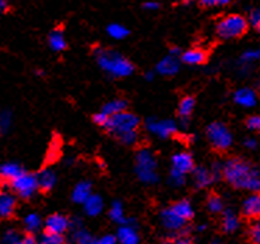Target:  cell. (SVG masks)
I'll list each match as a JSON object with an SVG mask.
<instances>
[{
  "label": "cell",
  "mask_w": 260,
  "mask_h": 244,
  "mask_svg": "<svg viewBox=\"0 0 260 244\" xmlns=\"http://www.w3.org/2000/svg\"><path fill=\"white\" fill-rule=\"evenodd\" d=\"M154 77H155V73H153V71H148V73L144 74V78L147 79V81H153Z\"/></svg>",
  "instance_id": "cell-49"
},
{
  "label": "cell",
  "mask_w": 260,
  "mask_h": 244,
  "mask_svg": "<svg viewBox=\"0 0 260 244\" xmlns=\"http://www.w3.org/2000/svg\"><path fill=\"white\" fill-rule=\"evenodd\" d=\"M140 126V120L137 117L136 114L130 113L127 110H123L120 113L112 114L109 116L108 119V123L105 125V130L112 134L113 137H122L126 133H130V131H135L139 129Z\"/></svg>",
  "instance_id": "cell-5"
},
{
  "label": "cell",
  "mask_w": 260,
  "mask_h": 244,
  "mask_svg": "<svg viewBox=\"0 0 260 244\" xmlns=\"http://www.w3.org/2000/svg\"><path fill=\"white\" fill-rule=\"evenodd\" d=\"M146 129H147L151 134L159 137V138H170L178 131V125L176 121L171 119H162L159 120L157 117H148L146 120Z\"/></svg>",
  "instance_id": "cell-8"
},
{
  "label": "cell",
  "mask_w": 260,
  "mask_h": 244,
  "mask_svg": "<svg viewBox=\"0 0 260 244\" xmlns=\"http://www.w3.org/2000/svg\"><path fill=\"white\" fill-rule=\"evenodd\" d=\"M193 175V184L198 188H206L211 186L213 183L217 182L214 173L211 172V168H204V166H200V168H194L192 172Z\"/></svg>",
  "instance_id": "cell-15"
},
{
  "label": "cell",
  "mask_w": 260,
  "mask_h": 244,
  "mask_svg": "<svg viewBox=\"0 0 260 244\" xmlns=\"http://www.w3.org/2000/svg\"><path fill=\"white\" fill-rule=\"evenodd\" d=\"M234 102L242 106V108H253L254 105L257 103V95L252 88L243 87L239 88L234 94Z\"/></svg>",
  "instance_id": "cell-17"
},
{
  "label": "cell",
  "mask_w": 260,
  "mask_h": 244,
  "mask_svg": "<svg viewBox=\"0 0 260 244\" xmlns=\"http://www.w3.org/2000/svg\"><path fill=\"white\" fill-rule=\"evenodd\" d=\"M186 176L187 175H185V173L172 169L170 173V184L172 187H181L186 182Z\"/></svg>",
  "instance_id": "cell-37"
},
{
  "label": "cell",
  "mask_w": 260,
  "mask_h": 244,
  "mask_svg": "<svg viewBox=\"0 0 260 244\" xmlns=\"http://www.w3.org/2000/svg\"><path fill=\"white\" fill-rule=\"evenodd\" d=\"M84 212L91 218H95V216L101 215V212L104 211V199L96 195V194H92L90 198L85 201L84 204Z\"/></svg>",
  "instance_id": "cell-23"
},
{
  "label": "cell",
  "mask_w": 260,
  "mask_h": 244,
  "mask_svg": "<svg viewBox=\"0 0 260 244\" xmlns=\"http://www.w3.org/2000/svg\"><path fill=\"white\" fill-rule=\"evenodd\" d=\"M108 215H109V218H111L115 223H118V225H122V223H126V222H127V218L124 215L123 205H122V202H119V201L112 202L111 208H109V212H108Z\"/></svg>",
  "instance_id": "cell-28"
},
{
  "label": "cell",
  "mask_w": 260,
  "mask_h": 244,
  "mask_svg": "<svg viewBox=\"0 0 260 244\" xmlns=\"http://www.w3.org/2000/svg\"><path fill=\"white\" fill-rule=\"evenodd\" d=\"M94 56H95L96 63L101 67L102 71L109 74L111 77L124 78V77L132 75L135 71V66L132 64V62L129 59H126L123 55H120L119 52L98 48L94 52Z\"/></svg>",
  "instance_id": "cell-2"
},
{
  "label": "cell",
  "mask_w": 260,
  "mask_h": 244,
  "mask_svg": "<svg viewBox=\"0 0 260 244\" xmlns=\"http://www.w3.org/2000/svg\"><path fill=\"white\" fill-rule=\"evenodd\" d=\"M70 236H72V241L79 244H92L95 243V238L91 234L84 226L83 222L80 219H73L70 223Z\"/></svg>",
  "instance_id": "cell-12"
},
{
  "label": "cell",
  "mask_w": 260,
  "mask_h": 244,
  "mask_svg": "<svg viewBox=\"0 0 260 244\" xmlns=\"http://www.w3.org/2000/svg\"><path fill=\"white\" fill-rule=\"evenodd\" d=\"M172 208L179 214V215L185 219V221H190L193 216H194V210H193V205L190 204V201L187 199H181L175 204L172 205Z\"/></svg>",
  "instance_id": "cell-27"
},
{
  "label": "cell",
  "mask_w": 260,
  "mask_h": 244,
  "mask_svg": "<svg viewBox=\"0 0 260 244\" xmlns=\"http://www.w3.org/2000/svg\"><path fill=\"white\" fill-rule=\"evenodd\" d=\"M13 125V114L9 110H3L0 114V131L2 134H7Z\"/></svg>",
  "instance_id": "cell-35"
},
{
  "label": "cell",
  "mask_w": 260,
  "mask_h": 244,
  "mask_svg": "<svg viewBox=\"0 0 260 244\" xmlns=\"http://www.w3.org/2000/svg\"><path fill=\"white\" fill-rule=\"evenodd\" d=\"M246 126H248V129L250 131L260 134V116H250L246 120Z\"/></svg>",
  "instance_id": "cell-41"
},
{
  "label": "cell",
  "mask_w": 260,
  "mask_h": 244,
  "mask_svg": "<svg viewBox=\"0 0 260 244\" xmlns=\"http://www.w3.org/2000/svg\"><path fill=\"white\" fill-rule=\"evenodd\" d=\"M126 109H127V102H126L124 99H112V101H109V102H107L104 105L102 110H104L108 116H112V114L123 112Z\"/></svg>",
  "instance_id": "cell-29"
},
{
  "label": "cell",
  "mask_w": 260,
  "mask_h": 244,
  "mask_svg": "<svg viewBox=\"0 0 260 244\" xmlns=\"http://www.w3.org/2000/svg\"><path fill=\"white\" fill-rule=\"evenodd\" d=\"M242 214L252 221L260 218V191H254L243 199Z\"/></svg>",
  "instance_id": "cell-14"
},
{
  "label": "cell",
  "mask_w": 260,
  "mask_h": 244,
  "mask_svg": "<svg viewBox=\"0 0 260 244\" xmlns=\"http://www.w3.org/2000/svg\"><path fill=\"white\" fill-rule=\"evenodd\" d=\"M204 229H206V225H200V226L198 227V230H200V232H202V230H204Z\"/></svg>",
  "instance_id": "cell-50"
},
{
  "label": "cell",
  "mask_w": 260,
  "mask_h": 244,
  "mask_svg": "<svg viewBox=\"0 0 260 244\" xmlns=\"http://www.w3.org/2000/svg\"><path fill=\"white\" fill-rule=\"evenodd\" d=\"M48 44L53 52H62L66 49V38L62 29H53L48 36Z\"/></svg>",
  "instance_id": "cell-25"
},
{
  "label": "cell",
  "mask_w": 260,
  "mask_h": 244,
  "mask_svg": "<svg viewBox=\"0 0 260 244\" xmlns=\"http://www.w3.org/2000/svg\"><path fill=\"white\" fill-rule=\"evenodd\" d=\"M37 243V238H35L34 233H28L27 236L23 237V244H35Z\"/></svg>",
  "instance_id": "cell-47"
},
{
  "label": "cell",
  "mask_w": 260,
  "mask_h": 244,
  "mask_svg": "<svg viewBox=\"0 0 260 244\" xmlns=\"http://www.w3.org/2000/svg\"><path fill=\"white\" fill-rule=\"evenodd\" d=\"M40 241L42 244H62L64 243V238H63V234H56V233L45 230V233H42Z\"/></svg>",
  "instance_id": "cell-36"
},
{
  "label": "cell",
  "mask_w": 260,
  "mask_h": 244,
  "mask_svg": "<svg viewBox=\"0 0 260 244\" xmlns=\"http://www.w3.org/2000/svg\"><path fill=\"white\" fill-rule=\"evenodd\" d=\"M181 55H176V53H172L170 52L165 57H162L161 60L157 64V73L161 74V75H165V77H171V75H175L179 68H181V62L182 59Z\"/></svg>",
  "instance_id": "cell-11"
},
{
  "label": "cell",
  "mask_w": 260,
  "mask_h": 244,
  "mask_svg": "<svg viewBox=\"0 0 260 244\" xmlns=\"http://www.w3.org/2000/svg\"><path fill=\"white\" fill-rule=\"evenodd\" d=\"M24 169L18 164H14V162H7L5 165L2 166L0 169V173H2V179L5 180V183H9L14 180L16 177H18L21 173H24Z\"/></svg>",
  "instance_id": "cell-24"
},
{
  "label": "cell",
  "mask_w": 260,
  "mask_h": 244,
  "mask_svg": "<svg viewBox=\"0 0 260 244\" xmlns=\"http://www.w3.org/2000/svg\"><path fill=\"white\" fill-rule=\"evenodd\" d=\"M0 9L2 12L6 13L9 10V5H7V0H0Z\"/></svg>",
  "instance_id": "cell-48"
},
{
  "label": "cell",
  "mask_w": 260,
  "mask_h": 244,
  "mask_svg": "<svg viewBox=\"0 0 260 244\" xmlns=\"http://www.w3.org/2000/svg\"><path fill=\"white\" fill-rule=\"evenodd\" d=\"M92 195V186L90 182H79L72 191V199L76 204H84Z\"/></svg>",
  "instance_id": "cell-20"
},
{
  "label": "cell",
  "mask_w": 260,
  "mask_h": 244,
  "mask_svg": "<svg viewBox=\"0 0 260 244\" xmlns=\"http://www.w3.org/2000/svg\"><path fill=\"white\" fill-rule=\"evenodd\" d=\"M16 205H17V201H16L14 194L5 190L0 195V216L3 219L12 218L16 212Z\"/></svg>",
  "instance_id": "cell-18"
},
{
  "label": "cell",
  "mask_w": 260,
  "mask_h": 244,
  "mask_svg": "<svg viewBox=\"0 0 260 244\" xmlns=\"http://www.w3.org/2000/svg\"><path fill=\"white\" fill-rule=\"evenodd\" d=\"M2 243L5 244H21L23 243V236L16 230V229H7L2 236Z\"/></svg>",
  "instance_id": "cell-33"
},
{
  "label": "cell",
  "mask_w": 260,
  "mask_h": 244,
  "mask_svg": "<svg viewBox=\"0 0 260 244\" xmlns=\"http://www.w3.org/2000/svg\"><path fill=\"white\" fill-rule=\"evenodd\" d=\"M157 159L148 148H143L136 153V175L144 184H155L158 182Z\"/></svg>",
  "instance_id": "cell-3"
},
{
  "label": "cell",
  "mask_w": 260,
  "mask_h": 244,
  "mask_svg": "<svg viewBox=\"0 0 260 244\" xmlns=\"http://www.w3.org/2000/svg\"><path fill=\"white\" fill-rule=\"evenodd\" d=\"M118 241L122 244H137L140 241V236L137 232L135 219H127L126 223H122L116 232Z\"/></svg>",
  "instance_id": "cell-10"
},
{
  "label": "cell",
  "mask_w": 260,
  "mask_h": 244,
  "mask_svg": "<svg viewBox=\"0 0 260 244\" xmlns=\"http://www.w3.org/2000/svg\"><path fill=\"white\" fill-rule=\"evenodd\" d=\"M107 32L112 39L120 40V39H124V38L129 35V29L126 28L123 24L112 23V24H109V25L107 27Z\"/></svg>",
  "instance_id": "cell-31"
},
{
  "label": "cell",
  "mask_w": 260,
  "mask_h": 244,
  "mask_svg": "<svg viewBox=\"0 0 260 244\" xmlns=\"http://www.w3.org/2000/svg\"><path fill=\"white\" fill-rule=\"evenodd\" d=\"M24 229L27 230L28 233H37L42 226V219H41V216L38 214H35V212H29L27 215L24 216Z\"/></svg>",
  "instance_id": "cell-26"
},
{
  "label": "cell",
  "mask_w": 260,
  "mask_h": 244,
  "mask_svg": "<svg viewBox=\"0 0 260 244\" xmlns=\"http://www.w3.org/2000/svg\"><path fill=\"white\" fill-rule=\"evenodd\" d=\"M207 138L210 144L218 151H226L234 141L230 129L221 121H214L207 127Z\"/></svg>",
  "instance_id": "cell-7"
},
{
  "label": "cell",
  "mask_w": 260,
  "mask_h": 244,
  "mask_svg": "<svg viewBox=\"0 0 260 244\" xmlns=\"http://www.w3.org/2000/svg\"><path fill=\"white\" fill-rule=\"evenodd\" d=\"M241 226L239 218L232 210H224L222 211V219H221V227L226 234L235 233Z\"/></svg>",
  "instance_id": "cell-19"
},
{
  "label": "cell",
  "mask_w": 260,
  "mask_h": 244,
  "mask_svg": "<svg viewBox=\"0 0 260 244\" xmlns=\"http://www.w3.org/2000/svg\"><path fill=\"white\" fill-rule=\"evenodd\" d=\"M108 119H109V116H108L104 110L101 112H98L92 116V121L95 123L96 126H100V127H105V125L108 123Z\"/></svg>",
  "instance_id": "cell-42"
},
{
  "label": "cell",
  "mask_w": 260,
  "mask_h": 244,
  "mask_svg": "<svg viewBox=\"0 0 260 244\" xmlns=\"http://www.w3.org/2000/svg\"><path fill=\"white\" fill-rule=\"evenodd\" d=\"M182 63L185 64H189V66H200V64H204L206 63V59H207V55L203 49L200 48H193V49H189V51L183 52L182 53Z\"/></svg>",
  "instance_id": "cell-21"
},
{
  "label": "cell",
  "mask_w": 260,
  "mask_h": 244,
  "mask_svg": "<svg viewBox=\"0 0 260 244\" xmlns=\"http://www.w3.org/2000/svg\"><path fill=\"white\" fill-rule=\"evenodd\" d=\"M159 221H161V225L164 226V229H167L172 234L185 230L187 223V221H185L172 207L165 208L159 212Z\"/></svg>",
  "instance_id": "cell-9"
},
{
  "label": "cell",
  "mask_w": 260,
  "mask_h": 244,
  "mask_svg": "<svg viewBox=\"0 0 260 244\" xmlns=\"http://www.w3.org/2000/svg\"><path fill=\"white\" fill-rule=\"evenodd\" d=\"M248 21L249 25H250L254 31L260 32V9H253L252 12L249 13Z\"/></svg>",
  "instance_id": "cell-39"
},
{
  "label": "cell",
  "mask_w": 260,
  "mask_h": 244,
  "mask_svg": "<svg viewBox=\"0 0 260 244\" xmlns=\"http://www.w3.org/2000/svg\"><path fill=\"white\" fill-rule=\"evenodd\" d=\"M119 141L122 142L123 145H127V147H132V145H135L139 140V134H137V130L135 131H130V133H126L122 137H119L118 138Z\"/></svg>",
  "instance_id": "cell-40"
},
{
  "label": "cell",
  "mask_w": 260,
  "mask_h": 244,
  "mask_svg": "<svg viewBox=\"0 0 260 244\" xmlns=\"http://www.w3.org/2000/svg\"><path fill=\"white\" fill-rule=\"evenodd\" d=\"M243 145L248 148V149H256V148H257V141L250 137V138H246V140L243 141Z\"/></svg>",
  "instance_id": "cell-46"
},
{
  "label": "cell",
  "mask_w": 260,
  "mask_h": 244,
  "mask_svg": "<svg viewBox=\"0 0 260 244\" xmlns=\"http://www.w3.org/2000/svg\"><path fill=\"white\" fill-rule=\"evenodd\" d=\"M172 169H176V171L182 172L185 175H189L192 173L193 169H194V162H193V156L189 152H176L172 159Z\"/></svg>",
  "instance_id": "cell-16"
},
{
  "label": "cell",
  "mask_w": 260,
  "mask_h": 244,
  "mask_svg": "<svg viewBox=\"0 0 260 244\" xmlns=\"http://www.w3.org/2000/svg\"><path fill=\"white\" fill-rule=\"evenodd\" d=\"M5 184H7L10 187V190L17 197L23 199L32 198L35 193L40 190V184H38V177H37V175H31V173H27V172H24L20 176L16 177L14 180L5 183Z\"/></svg>",
  "instance_id": "cell-6"
},
{
  "label": "cell",
  "mask_w": 260,
  "mask_h": 244,
  "mask_svg": "<svg viewBox=\"0 0 260 244\" xmlns=\"http://www.w3.org/2000/svg\"><path fill=\"white\" fill-rule=\"evenodd\" d=\"M116 241H118L116 234H115V236H113V234H104L102 237L95 238L96 244H115Z\"/></svg>",
  "instance_id": "cell-44"
},
{
  "label": "cell",
  "mask_w": 260,
  "mask_h": 244,
  "mask_svg": "<svg viewBox=\"0 0 260 244\" xmlns=\"http://www.w3.org/2000/svg\"><path fill=\"white\" fill-rule=\"evenodd\" d=\"M249 21L241 14H228L215 25L217 35L221 39H235L248 31Z\"/></svg>",
  "instance_id": "cell-4"
},
{
  "label": "cell",
  "mask_w": 260,
  "mask_h": 244,
  "mask_svg": "<svg viewBox=\"0 0 260 244\" xmlns=\"http://www.w3.org/2000/svg\"><path fill=\"white\" fill-rule=\"evenodd\" d=\"M257 60H260V49H249L242 53V56L239 59V64L250 67Z\"/></svg>",
  "instance_id": "cell-32"
},
{
  "label": "cell",
  "mask_w": 260,
  "mask_h": 244,
  "mask_svg": "<svg viewBox=\"0 0 260 244\" xmlns=\"http://www.w3.org/2000/svg\"><path fill=\"white\" fill-rule=\"evenodd\" d=\"M194 110V99L192 97L182 98L181 102L178 105V113L181 119H189L190 114Z\"/></svg>",
  "instance_id": "cell-30"
},
{
  "label": "cell",
  "mask_w": 260,
  "mask_h": 244,
  "mask_svg": "<svg viewBox=\"0 0 260 244\" xmlns=\"http://www.w3.org/2000/svg\"><path fill=\"white\" fill-rule=\"evenodd\" d=\"M232 0H200L202 6L206 7H215V6H224V5H228Z\"/></svg>",
  "instance_id": "cell-43"
},
{
  "label": "cell",
  "mask_w": 260,
  "mask_h": 244,
  "mask_svg": "<svg viewBox=\"0 0 260 244\" xmlns=\"http://www.w3.org/2000/svg\"><path fill=\"white\" fill-rule=\"evenodd\" d=\"M143 7H144V10H147V12H155V10H158L159 9V3H157V2H146Z\"/></svg>",
  "instance_id": "cell-45"
},
{
  "label": "cell",
  "mask_w": 260,
  "mask_h": 244,
  "mask_svg": "<svg viewBox=\"0 0 260 244\" xmlns=\"http://www.w3.org/2000/svg\"><path fill=\"white\" fill-rule=\"evenodd\" d=\"M70 223L72 221L62 214H53L48 216V219L45 221V230L56 234H64L68 230H70Z\"/></svg>",
  "instance_id": "cell-13"
},
{
  "label": "cell",
  "mask_w": 260,
  "mask_h": 244,
  "mask_svg": "<svg viewBox=\"0 0 260 244\" xmlns=\"http://www.w3.org/2000/svg\"><path fill=\"white\" fill-rule=\"evenodd\" d=\"M249 237L256 244H260V218L254 219L249 227Z\"/></svg>",
  "instance_id": "cell-38"
},
{
  "label": "cell",
  "mask_w": 260,
  "mask_h": 244,
  "mask_svg": "<svg viewBox=\"0 0 260 244\" xmlns=\"http://www.w3.org/2000/svg\"><path fill=\"white\" fill-rule=\"evenodd\" d=\"M222 177L238 190L260 191V172L243 159L231 158L222 164Z\"/></svg>",
  "instance_id": "cell-1"
},
{
  "label": "cell",
  "mask_w": 260,
  "mask_h": 244,
  "mask_svg": "<svg viewBox=\"0 0 260 244\" xmlns=\"http://www.w3.org/2000/svg\"><path fill=\"white\" fill-rule=\"evenodd\" d=\"M207 208L211 214H221L224 211V201L218 195H211L207 199Z\"/></svg>",
  "instance_id": "cell-34"
},
{
  "label": "cell",
  "mask_w": 260,
  "mask_h": 244,
  "mask_svg": "<svg viewBox=\"0 0 260 244\" xmlns=\"http://www.w3.org/2000/svg\"><path fill=\"white\" fill-rule=\"evenodd\" d=\"M38 177V184H40V190L42 191H51L52 188L55 187V184H56V173L49 169V168H45V169H42V171L37 175Z\"/></svg>",
  "instance_id": "cell-22"
}]
</instances>
